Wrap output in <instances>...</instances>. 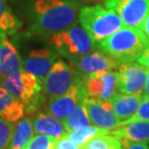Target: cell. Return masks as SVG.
Here are the masks:
<instances>
[{
    "label": "cell",
    "mask_w": 149,
    "mask_h": 149,
    "mask_svg": "<svg viewBox=\"0 0 149 149\" xmlns=\"http://www.w3.org/2000/svg\"><path fill=\"white\" fill-rule=\"evenodd\" d=\"M79 146L71 141L66 136H64L61 139H57L54 149H79Z\"/></svg>",
    "instance_id": "28"
},
{
    "label": "cell",
    "mask_w": 149,
    "mask_h": 149,
    "mask_svg": "<svg viewBox=\"0 0 149 149\" xmlns=\"http://www.w3.org/2000/svg\"><path fill=\"white\" fill-rule=\"evenodd\" d=\"M31 120L34 132L37 134L52 136L59 139L68 133L63 121L49 112H39Z\"/></svg>",
    "instance_id": "15"
},
{
    "label": "cell",
    "mask_w": 149,
    "mask_h": 149,
    "mask_svg": "<svg viewBox=\"0 0 149 149\" xmlns=\"http://www.w3.org/2000/svg\"><path fill=\"white\" fill-rule=\"evenodd\" d=\"M111 135L131 141L149 142V121L131 122L117 129L111 130Z\"/></svg>",
    "instance_id": "18"
},
{
    "label": "cell",
    "mask_w": 149,
    "mask_h": 149,
    "mask_svg": "<svg viewBox=\"0 0 149 149\" xmlns=\"http://www.w3.org/2000/svg\"><path fill=\"white\" fill-rule=\"evenodd\" d=\"M26 111L25 105L14 98L0 84V117L11 123L20 120Z\"/></svg>",
    "instance_id": "16"
},
{
    "label": "cell",
    "mask_w": 149,
    "mask_h": 149,
    "mask_svg": "<svg viewBox=\"0 0 149 149\" xmlns=\"http://www.w3.org/2000/svg\"><path fill=\"white\" fill-rule=\"evenodd\" d=\"M62 121H63V124L68 133L74 132V131L82 129V128L92 125L87 111H86L85 107L83 105V102L79 104L74 108V111Z\"/></svg>",
    "instance_id": "21"
},
{
    "label": "cell",
    "mask_w": 149,
    "mask_h": 149,
    "mask_svg": "<svg viewBox=\"0 0 149 149\" xmlns=\"http://www.w3.org/2000/svg\"><path fill=\"white\" fill-rule=\"evenodd\" d=\"M22 27V22L13 13L8 0H0V39L13 35Z\"/></svg>",
    "instance_id": "19"
},
{
    "label": "cell",
    "mask_w": 149,
    "mask_h": 149,
    "mask_svg": "<svg viewBox=\"0 0 149 149\" xmlns=\"http://www.w3.org/2000/svg\"><path fill=\"white\" fill-rule=\"evenodd\" d=\"M49 45L57 54L73 61L94 49V43L80 26L74 24L50 36Z\"/></svg>",
    "instance_id": "5"
},
{
    "label": "cell",
    "mask_w": 149,
    "mask_h": 149,
    "mask_svg": "<svg viewBox=\"0 0 149 149\" xmlns=\"http://www.w3.org/2000/svg\"><path fill=\"white\" fill-rule=\"evenodd\" d=\"M71 63L81 79H84L90 74L100 71H112L117 69L121 62L105 52H93L74 59L71 61Z\"/></svg>",
    "instance_id": "12"
},
{
    "label": "cell",
    "mask_w": 149,
    "mask_h": 149,
    "mask_svg": "<svg viewBox=\"0 0 149 149\" xmlns=\"http://www.w3.org/2000/svg\"><path fill=\"white\" fill-rule=\"evenodd\" d=\"M116 72L117 91L121 94H141L144 90L148 69L139 63H121Z\"/></svg>",
    "instance_id": "8"
},
{
    "label": "cell",
    "mask_w": 149,
    "mask_h": 149,
    "mask_svg": "<svg viewBox=\"0 0 149 149\" xmlns=\"http://www.w3.org/2000/svg\"><path fill=\"white\" fill-rule=\"evenodd\" d=\"M79 149H123V147L116 136L100 135L80 145Z\"/></svg>",
    "instance_id": "23"
},
{
    "label": "cell",
    "mask_w": 149,
    "mask_h": 149,
    "mask_svg": "<svg viewBox=\"0 0 149 149\" xmlns=\"http://www.w3.org/2000/svg\"><path fill=\"white\" fill-rule=\"evenodd\" d=\"M57 53L54 50L44 47L34 49L29 52L22 61V69L34 74L43 81L57 59Z\"/></svg>",
    "instance_id": "13"
},
{
    "label": "cell",
    "mask_w": 149,
    "mask_h": 149,
    "mask_svg": "<svg viewBox=\"0 0 149 149\" xmlns=\"http://www.w3.org/2000/svg\"><path fill=\"white\" fill-rule=\"evenodd\" d=\"M79 20L94 44L105 40L125 26L114 11L100 4L80 8Z\"/></svg>",
    "instance_id": "3"
},
{
    "label": "cell",
    "mask_w": 149,
    "mask_h": 149,
    "mask_svg": "<svg viewBox=\"0 0 149 149\" xmlns=\"http://www.w3.org/2000/svg\"><path fill=\"white\" fill-rule=\"evenodd\" d=\"M83 105L87 111L91 124L94 126L111 131L121 126V121L114 113L109 101L86 97L83 101Z\"/></svg>",
    "instance_id": "11"
},
{
    "label": "cell",
    "mask_w": 149,
    "mask_h": 149,
    "mask_svg": "<svg viewBox=\"0 0 149 149\" xmlns=\"http://www.w3.org/2000/svg\"><path fill=\"white\" fill-rule=\"evenodd\" d=\"M141 30L143 31V33L146 35V37L149 40V14L147 15L146 19H145V20H144V23H143V25H142Z\"/></svg>",
    "instance_id": "30"
},
{
    "label": "cell",
    "mask_w": 149,
    "mask_h": 149,
    "mask_svg": "<svg viewBox=\"0 0 149 149\" xmlns=\"http://www.w3.org/2000/svg\"><path fill=\"white\" fill-rule=\"evenodd\" d=\"M15 132V124L0 117V149H8Z\"/></svg>",
    "instance_id": "25"
},
{
    "label": "cell",
    "mask_w": 149,
    "mask_h": 149,
    "mask_svg": "<svg viewBox=\"0 0 149 149\" xmlns=\"http://www.w3.org/2000/svg\"><path fill=\"white\" fill-rule=\"evenodd\" d=\"M82 1H87V2H95V1H100V0H82Z\"/></svg>",
    "instance_id": "32"
},
{
    "label": "cell",
    "mask_w": 149,
    "mask_h": 149,
    "mask_svg": "<svg viewBox=\"0 0 149 149\" xmlns=\"http://www.w3.org/2000/svg\"><path fill=\"white\" fill-rule=\"evenodd\" d=\"M136 62H138L139 64L142 65V66L149 68V47L142 52V54L138 58Z\"/></svg>",
    "instance_id": "29"
},
{
    "label": "cell",
    "mask_w": 149,
    "mask_h": 149,
    "mask_svg": "<svg viewBox=\"0 0 149 149\" xmlns=\"http://www.w3.org/2000/svg\"><path fill=\"white\" fill-rule=\"evenodd\" d=\"M81 79L74 67L62 60H57L42 81L43 93L49 99L60 96Z\"/></svg>",
    "instance_id": "6"
},
{
    "label": "cell",
    "mask_w": 149,
    "mask_h": 149,
    "mask_svg": "<svg viewBox=\"0 0 149 149\" xmlns=\"http://www.w3.org/2000/svg\"><path fill=\"white\" fill-rule=\"evenodd\" d=\"M86 97L83 79H81L74 83L66 93L50 98L47 111L56 118L64 120L79 104L84 101Z\"/></svg>",
    "instance_id": "9"
},
{
    "label": "cell",
    "mask_w": 149,
    "mask_h": 149,
    "mask_svg": "<svg viewBox=\"0 0 149 149\" xmlns=\"http://www.w3.org/2000/svg\"><path fill=\"white\" fill-rule=\"evenodd\" d=\"M34 129L30 118L24 117L17 122L15 132L8 149H23L33 136Z\"/></svg>",
    "instance_id": "20"
},
{
    "label": "cell",
    "mask_w": 149,
    "mask_h": 149,
    "mask_svg": "<svg viewBox=\"0 0 149 149\" xmlns=\"http://www.w3.org/2000/svg\"><path fill=\"white\" fill-rule=\"evenodd\" d=\"M141 94L128 95L116 93L109 102L111 103L113 111L121 122L128 120L138 111L139 103L141 101Z\"/></svg>",
    "instance_id": "17"
},
{
    "label": "cell",
    "mask_w": 149,
    "mask_h": 149,
    "mask_svg": "<svg viewBox=\"0 0 149 149\" xmlns=\"http://www.w3.org/2000/svg\"><path fill=\"white\" fill-rule=\"evenodd\" d=\"M57 139L47 135H38L32 136L23 149H54Z\"/></svg>",
    "instance_id": "24"
},
{
    "label": "cell",
    "mask_w": 149,
    "mask_h": 149,
    "mask_svg": "<svg viewBox=\"0 0 149 149\" xmlns=\"http://www.w3.org/2000/svg\"><path fill=\"white\" fill-rule=\"evenodd\" d=\"M122 147L123 149H149L147 142H138V141H131L126 139H120Z\"/></svg>",
    "instance_id": "27"
},
{
    "label": "cell",
    "mask_w": 149,
    "mask_h": 149,
    "mask_svg": "<svg viewBox=\"0 0 149 149\" xmlns=\"http://www.w3.org/2000/svg\"><path fill=\"white\" fill-rule=\"evenodd\" d=\"M1 85L14 98L22 101L28 112L36 109L43 101L42 81L23 69L1 79Z\"/></svg>",
    "instance_id": "4"
},
{
    "label": "cell",
    "mask_w": 149,
    "mask_h": 149,
    "mask_svg": "<svg viewBox=\"0 0 149 149\" xmlns=\"http://www.w3.org/2000/svg\"><path fill=\"white\" fill-rule=\"evenodd\" d=\"M144 95L149 96V69H148V72H147L146 81H145V85H144Z\"/></svg>",
    "instance_id": "31"
},
{
    "label": "cell",
    "mask_w": 149,
    "mask_h": 149,
    "mask_svg": "<svg viewBox=\"0 0 149 149\" xmlns=\"http://www.w3.org/2000/svg\"><path fill=\"white\" fill-rule=\"evenodd\" d=\"M135 121H149V96L142 95L136 112L128 120L121 122V126Z\"/></svg>",
    "instance_id": "26"
},
{
    "label": "cell",
    "mask_w": 149,
    "mask_h": 149,
    "mask_svg": "<svg viewBox=\"0 0 149 149\" xmlns=\"http://www.w3.org/2000/svg\"><path fill=\"white\" fill-rule=\"evenodd\" d=\"M149 47V40L139 28L123 26L105 40L98 43L97 47L112 56L121 63L138 60Z\"/></svg>",
    "instance_id": "2"
},
{
    "label": "cell",
    "mask_w": 149,
    "mask_h": 149,
    "mask_svg": "<svg viewBox=\"0 0 149 149\" xmlns=\"http://www.w3.org/2000/svg\"><path fill=\"white\" fill-rule=\"evenodd\" d=\"M80 6L77 0H36L30 30L43 37L65 30L76 23Z\"/></svg>",
    "instance_id": "1"
},
{
    "label": "cell",
    "mask_w": 149,
    "mask_h": 149,
    "mask_svg": "<svg viewBox=\"0 0 149 149\" xmlns=\"http://www.w3.org/2000/svg\"><path fill=\"white\" fill-rule=\"evenodd\" d=\"M86 96L98 100L109 101L116 94V72L100 71L83 79Z\"/></svg>",
    "instance_id": "10"
},
{
    "label": "cell",
    "mask_w": 149,
    "mask_h": 149,
    "mask_svg": "<svg viewBox=\"0 0 149 149\" xmlns=\"http://www.w3.org/2000/svg\"><path fill=\"white\" fill-rule=\"evenodd\" d=\"M22 70V60L17 47L7 38L0 39V79Z\"/></svg>",
    "instance_id": "14"
},
{
    "label": "cell",
    "mask_w": 149,
    "mask_h": 149,
    "mask_svg": "<svg viewBox=\"0 0 149 149\" xmlns=\"http://www.w3.org/2000/svg\"><path fill=\"white\" fill-rule=\"evenodd\" d=\"M105 6L120 17L125 26L139 29L149 14V0H105Z\"/></svg>",
    "instance_id": "7"
},
{
    "label": "cell",
    "mask_w": 149,
    "mask_h": 149,
    "mask_svg": "<svg viewBox=\"0 0 149 149\" xmlns=\"http://www.w3.org/2000/svg\"><path fill=\"white\" fill-rule=\"evenodd\" d=\"M100 135H111V130L103 129V128H99L94 126V125H90V126L82 128V129L67 133L65 136L77 146H80L92 138Z\"/></svg>",
    "instance_id": "22"
}]
</instances>
